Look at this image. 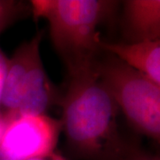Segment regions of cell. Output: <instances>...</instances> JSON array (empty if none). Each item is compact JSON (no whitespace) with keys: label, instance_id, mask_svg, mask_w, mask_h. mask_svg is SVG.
I'll use <instances>...</instances> for the list:
<instances>
[{"label":"cell","instance_id":"cell-12","mask_svg":"<svg viewBox=\"0 0 160 160\" xmlns=\"http://www.w3.org/2000/svg\"><path fill=\"white\" fill-rule=\"evenodd\" d=\"M133 160H158V158H149V157H140L138 158H135Z\"/></svg>","mask_w":160,"mask_h":160},{"label":"cell","instance_id":"cell-6","mask_svg":"<svg viewBox=\"0 0 160 160\" xmlns=\"http://www.w3.org/2000/svg\"><path fill=\"white\" fill-rule=\"evenodd\" d=\"M99 47L160 86V40L137 43H109L101 40Z\"/></svg>","mask_w":160,"mask_h":160},{"label":"cell","instance_id":"cell-4","mask_svg":"<svg viewBox=\"0 0 160 160\" xmlns=\"http://www.w3.org/2000/svg\"><path fill=\"white\" fill-rule=\"evenodd\" d=\"M41 33L22 44L8 60L1 106L6 118L42 115L50 106L53 90L40 55Z\"/></svg>","mask_w":160,"mask_h":160},{"label":"cell","instance_id":"cell-5","mask_svg":"<svg viewBox=\"0 0 160 160\" xmlns=\"http://www.w3.org/2000/svg\"><path fill=\"white\" fill-rule=\"evenodd\" d=\"M0 142V160H29L45 158L57 144L62 124L42 115H23L6 118Z\"/></svg>","mask_w":160,"mask_h":160},{"label":"cell","instance_id":"cell-10","mask_svg":"<svg viewBox=\"0 0 160 160\" xmlns=\"http://www.w3.org/2000/svg\"><path fill=\"white\" fill-rule=\"evenodd\" d=\"M6 124H7V120H6L5 115L0 112V142L2 141V138L4 135L5 130H6Z\"/></svg>","mask_w":160,"mask_h":160},{"label":"cell","instance_id":"cell-9","mask_svg":"<svg viewBox=\"0 0 160 160\" xmlns=\"http://www.w3.org/2000/svg\"><path fill=\"white\" fill-rule=\"evenodd\" d=\"M8 65V59L6 57L4 52L0 49V106H1V98L3 92V87L6 78V70Z\"/></svg>","mask_w":160,"mask_h":160},{"label":"cell","instance_id":"cell-13","mask_svg":"<svg viewBox=\"0 0 160 160\" xmlns=\"http://www.w3.org/2000/svg\"><path fill=\"white\" fill-rule=\"evenodd\" d=\"M48 157V156H47ZM47 157H45V158H32V159L29 160H47Z\"/></svg>","mask_w":160,"mask_h":160},{"label":"cell","instance_id":"cell-11","mask_svg":"<svg viewBox=\"0 0 160 160\" xmlns=\"http://www.w3.org/2000/svg\"><path fill=\"white\" fill-rule=\"evenodd\" d=\"M47 160H66L64 158H63L62 156H61V155L56 154V153H52L51 155H49L48 157H47Z\"/></svg>","mask_w":160,"mask_h":160},{"label":"cell","instance_id":"cell-2","mask_svg":"<svg viewBox=\"0 0 160 160\" xmlns=\"http://www.w3.org/2000/svg\"><path fill=\"white\" fill-rule=\"evenodd\" d=\"M35 18L49 24L50 37L69 72L95 62L101 42L98 28L108 18L116 3L103 0H34Z\"/></svg>","mask_w":160,"mask_h":160},{"label":"cell","instance_id":"cell-8","mask_svg":"<svg viewBox=\"0 0 160 160\" xmlns=\"http://www.w3.org/2000/svg\"><path fill=\"white\" fill-rule=\"evenodd\" d=\"M22 12L21 2L0 0V33L13 22Z\"/></svg>","mask_w":160,"mask_h":160},{"label":"cell","instance_id":"cell-3","mask_svg":"<svg viewBox=\"0 0 160 160\" xmlns=\"http://www.w3.org/2000/svg\"><path fill=\"white\" fill-rule=\"evenodd\" d=\"M99 77L118 108L143 134L159 140L160 86L115 58L96 63Z\"/></svg>","mask_w":160,"mask_h":160},{"label":"cell","instance_id":"cell-7","mask_svg":"<svg viewBox=\"0 0 160 160\" xmlns=\"http://www.w3.org/2000/svg\"><path fill=\"white\" fill-rule=\"evenodd\" d=\"M123 14L128 43L159 40V0L125 1Z\"/></svg>","mask_w":160,"mask_h":160},{"label":"cell","instance_id":"cell-1","mask_svg":"<svg viewBox=\"0 0 160 160\" xmlns=\"http://www.w3.org/2000/svg\"><path fill=\"white\" fill-rule=\"evenodd\" d=\"M69 74L62 125L74 149L89 156L99 155L118 140L119 109L99 77L96 62Z\"/></svg>","mask_w":160,"mask_h":160}]
</instances>
